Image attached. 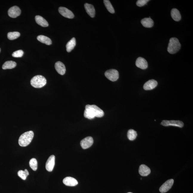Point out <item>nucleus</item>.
I'll return each instance as SVG.
<instances>
[{
  "mask_svg": "<svg viewBox=\"0 0 193 193\" xmlns=\"http://www.w3.org/2000/svg\"><path fill=\"white\" fill-rule=\"evenodd\" d=\"M38 40L41 42L48 45L52 44V41L49 38L43 35H40L37 37Z\"/></svg>",
  "mask_w": 193,
  "mask_h": 193,
  "instance_id": "4be33fe9",
  "label": "nucleus"
},
{
  "mask_svg": "<svg viewBox=\"0 0 193 193\" xmlns=\"http://www.w3.org/2000/svg\"><path fill=\"white\" fill-rule=\"evenodd\" d=\"M174 183L173 179L168 180L160 187V192L162 193L166 192L171 188Z\"/></svg>",
  "mask_w": 193,
  "mask_h": 193,
  "instance_id": "1a4fd4ad",
  "label": "nucleus"
},
{
  "mask_svg": "<svg viewBox=\"0 0 193 193\" xmlns=\"http://www.w3.org/2000/svg\"><path fill=\"white\" fill-rule=\"evenodd\" d=\"M105 75L109 80L112 82L118 80L119 77L118 72L115 69L107 70L105 72Z\"/></svg>",
  "mask_w": 193,
  "mask_h": 193,
  "instance_id": "39448f33",
  "label": "nucleus"
},
{
  "mask_svg": "<svg viewBox=\"0 0 193 193\" xmlns=\"http://www.w3.org/2000/svg\"><path fill=\"white\" fill-rule=\"evenodd\" d=\"M17 66V64L13 61H6L2 66L3 70L11 69L15 68Z\"/></svg>",
  "mask_w": 193,
  "mask_h": 193,
  "instance_id": "5701e85b",
  "label": "nucleus"
},
{
  "mask_svg": "<svg viewBox=\"0 0 193 193\" xmlns=\"http://www.w3.org/2000/svg\"><path fill=\"white\" fill-rule=\"evenodd\" d=\"M24 54V52L21 50H18L12 53V56L16 58L21 57Z\"/></svg>",
  "mask_w": 193,
  "mask_h": 193,
  "instance_id": "cd10ccee",
  "label": "nucleus"
},
{
  "mask_svg": "<svg viewBox=\"0 0 193 193\" xmlns=\"http://www.w3.org/2000/svg\"><path fill=\"white\" fill-rule=\"evenodd\" d=\"M131 193V192H129V193Z\"/></svg>",
  "mask_w": 193,
  "mask_h": 193,
  "instance_id": "473e14b6",
  "label": "nucleus"
},
{
  "mask_svg": "<svg viewBox=\"0 0 193 193\" xmlns=\"http://www.w3.org/2000/svg\"><path fill=\"white\" fill-rule=\"evenodd\" d=\"M20 36V33L18 32H9L7 35V37L10 40L17 39Z\"/></svg>",
  "mask_w": 193,
  "mask_h": 193,
  "instance_id": "a878e982",
  "label": "nucleus"
},
{
  "mask_svg": "<svg viewBox=\"0 0 193 193\" xmlns=\"http://www.w3.org/2000/svg\"><path fill=\"white\" fill-rule=\"evenodd\" d=\"M104 2L107 10L111 13L113 14L115 13L114 8L112 5L110 1L109 0H104Z\"/></svg>",
  "mask_w": 193,
  "mask_h": 193,
  "instance_id": "393cba45",
  "label": "nucleus"
},
{
  "mask_svg": "<svg viewBox=\"0 0 193 193\" xmlns=\"http://www.w3.org/2000/svg\"><path fill=\"white\" fill-rule=\"evenodd\" d=\"M55 157L52 155L49 157L46 162V168L47 171L51 172L53 171L55 165Z\"/></svg>",
  "mask_w": 193,
  "mask_h": 193,
  "instance_id": "9b49d317",
  "label": "nucleus"
},
{
  "mask_svg": "<svg viewBox=\"0 0 193 193\" xmlns=\"http://www.w3.org/2000/svg\"><path fill=\"white\" fill-rule=\"evenodd\" d=\"M34 137L33 131L27 132L21 135L19 139L18 143L21 147H26L31 143Z\"/></svg>",
  "mask_w": 193,
  "mask_h": 193,
  "instance_id": "f257e3e1",
  "label": "nucleus"
},
{
  "mask_svg": "<svg viewBox=\"0 0 193 193\" xmlns=\"http://www.w3.org/2000/svg\"><path fill=\"white\" fill-rule=\"evenodd\" d=\"M158 83L154 79H151L144 85L143 88L145 90H150L154 89L158 86Z\"/></svg>",
  "mask_w": 193,
  "mask_h": 193,
  "instance_id": "2eb2a0df",
  "label": "nucleus"
},
{
  "mask_svg": "<svg viewBox=\"0 0 193 193\" xmlns=\"http://www.w3.org/2000/svg\"><path fill=\"white\" fill-rule=\"evenodd\" d=\"M35 20L38 24L41 27H47L49 26L48 23L44 18L40 16H36L35 17Z\"/></svg>",
  "mask_w": 193,
  "mask_h": 193,
  "instance_id": "a211bd4d",
  "label": "nucleus"
},
{
  "mask_svg": "<svg viewBox=\"0 0 193 193\" xmlns=\"http://www.w3.org/2000/svg\"><path fill=\"white\" fill-rule=\"evenodd\" d=\"M30 84L33 87L41 88L46 85L47 80L46 78L41 75H37L34 77L30 81Z\"/></svg>",
  "mask_w": 193,
  "mask_h": 193,
  "instance_id": "20e7f679",
  "label": "nucleus"
},
{
  "mask_svg": "<svg viewBox=\"0 0 193 193\" xmlns=\"http://www.w3.org/2000/svg\"><path fill=\"white\" fill-rule=\"evenodd\" d=\"M85 109H86L90 114L94 118L95 117L101 118L103 117L104 115V112L102 109L95 105H89L88 104L86 106Z\"/></svg>",
  "mask_w": 193,
  "mask_h": 193,
  "instance_id": "7ed1b4c3",
  "label": "nucleus"
},
{
  "mask_svg": "<svg viewBox=\"0 0 193 193\" xmlns=\"http://www.w3.org/2000/svg\"><path fill=\"white\" fill-rule=\"evenodd\" d=\"M149 1V0H138L137 1L136 5L138 7H141L146 4Z\"/></svg>",
  "mask_w": 193,
  "mask_h": 193,
  "instance_id": "c756f323",
  "label": "nucleus"
},
{
  "mask_svg": "<svg viewBox=\"0 0 193 193\" xmlns=\"http://www.w3.org/2000/svg\"><path fill=\"white\" fill-rule=\"evenodd\" d=\"M84 8L87 14L92 18L95 17V10L92 5L88 3L84 4Z\"/></svg>",
  "mask_w": 193,
  "mask_h": 193,
  "instance_id": "dca6fc26",
  "label": "nucleus"
},
{
  "mask_svg": "<svg viewBox=\"0 0 193 193\" xmlns=\"http://www.w3.org/2000/svg\"><path fill=\"white\" fill-rule=\"evenodd\" d=\"M139 172L140 175L143 176H146L150 174L151 170L149 168L145 165H142L140 166L139 169Z\"/></svg>",
  "mask_w": 193,
  "mask_h": 193,
  "instance_id": "f3484780",
  "label": "nucleus"
},
{
  "mask_svg": "<svg viewBox=\"0 0 193 193\" xmlns=\"http://www.w3.org/2000/svg\"><path fill=\"white\" fill-rule=\"evenodd\" d=\"M171 17L174 21H179L181 19V17L179 11L176 8L173 9L171 11Z\"/></svg>",
  "mask_w": 193,
  "mask_h": 193,
  "instance_id": "aec40b11",
  "label": "nucleus"
},
{
  "mask_svg": "<svg viewBox=\"0 0 193 193\" xmlns=\"http://www.w3.org/2000/svg\"><path fill=\"white\" fill-rule=\"evenodd\" d=\"M141 23L143 26L146 28L152 27L154 25V21L150 18H145L142 19Z\"/></svg>",
  "mask_w": 193,
  "mask_h": 193,
  "instance_id": "6ab92c4d",
  "label": "nucleus"
},
{
  "mask_svg": "<svg viewBox=\"0 0 193 193\" xmlns=\"http://www.w3.org/2000/svg\"><path fill=\"white\" fill-rule=\"evenodd\" d=\"M160 124L164 126H174L180 128L183 127L184 126L183 123L180 121L163 120Z\"/></svg>",
  "mask_w": 193,
  "mask_h": 193,
  "instance_id": "423d86ee",
  "label": "nucleus"
},
{
  "mask_svg": "<svg viewBox=\"0 0 193 193\" xmlns=\"http://www.w3.org/2000/svg\"><path fill=\"white\" fill-rule=\"evenodd\" d=\"M30 166L31 168L34 171L37 170L38 163L37 160L35 158L31 159L30 160Z\"/></svg>",
  "mask_w": 193,
  "mask_h": 193,
  "instance_id": "bb28decb",
  "label": "nucleus"
},
{
  "mask_svg": "<svg viewBox=\"0 0 193 193\" xmlns=\"http://www.w3.org/2000/svg\"><path fill=\"white\" fill-rule=\"evenodd\" d=\"M25 173H26V174L27 175V176L29 175V173L28 171L27 170V169H25L24 170Z\"/></svg>",
  "mask_w": 193,
  "mask_h": 193,
  "instance_id": "7c9ffc66",
  "label": "nucleus"
},
{
  "mask_svg": "<svg viewBox=\"0 0 193 193\" xmlns=\"http://www.w3.org/2000/svg\"><path fill=\"white\" fill-rule=\"evenodd\" d=\"M18 175L23 180H26L27 177L25 171L23 170L19 171L18 172Z\"/></svg>",
  "mask_w": 193,
  "mask_h": 193,
  "instance_id": "c85d7f7f",
  "label": "nucleus"
},
{
  "mask_svg": "<svg viewBox=\"0 0 193 193\" xmlns=\"http://www.w3.org/2000/svg\"><path fill=\"white\" fill-rule=\"evenodd\" d=\"M181 47L178 39L176 38H172L169 40L167 51L170 54H174L179 51Z\"/></svg>",
  "mask_w": 193,
  "mask_h": 193,
  "instance_id": "f03ea898",
  "label": "nucleus"
},
{
  "mask_svg": "<svg viewBox=\"0 0 193 193\" xmlns=\"http://www.w3.org/2000/svg\"><path fill=\"white\" fill-rule=\"evenodd\" d=\"M93 143V138L91 137H87L83 139L80 142L82 149H86L91 147Z\"/></svg>",
  "mask_w": 193,
  "mask_h": 193,
  "instance_id": "6e6552de",
  "label": "nucleus"
},
{
  "mask_svg": "<svg viewBox=\"0 0 193 193\" xmlns=\"http://www.w3.org/2000/svg\"><path fill=\"white\" fill-rule=\"evenodd\" d=\"M21 11L19 7L14 6L11 7L8 11V14L10 17L16 18L20 15Z\"/></svg>",
  "mask_w": 193,
  "mask_h": 193,
  "instance_id": "9d476101",
  "label": "nucleus"
},
{
  "mask_svg": "<svg viewBox=\"0 0 193 193\" xmlns=\"http://www.w3.org/2000/svg\"><path fill=\"white\" fill-rule=\"evenodd\" d=\"M63 183L67 186H75L78 184V182L75 178L71 177H67L63 180Z\"/></svg>",
  "mask_w": 193,
  "mask_h": 193,
  "instance_id": "ddd939ff",
  "label": "nucleus"
},
{
  "mask_svg": "<svg viewBox=\"0 0 193 193\" xmlns=\"http://www.w3.org/2000/svg\"><path fill=\"white\" fill-rule=\"evenodd\" d=\"M55 68L59 74L64 75L66 71L65 66L62 62L58 61L55 64Z\"/></svg>",
  "mask_w": 193,
  "mask_h": 193,
  "instance_id": "4468645a",
  "label": "nucleus"
},
{
  "mask_svg": "<svg viewBox=\"0 0 193 193\" xmlns=\"http://www.w3.org/2000/svg\"><path fill=\"white\" fill-rule=\"evenodd\" d=\"M76 46V40L75 38H73L70 41L66 44V47L67 51L68 52H71Z\"/></svg>",
  "mask_w": 193,
  "mask_h": 193,
  "instance_id": "412c9836",
  "label": "nucleus"
},
{
  "mask_svg": "<svg viewBox=\"0 0 193 193\" xmlns=\"http://www.w3.org/2000/svg\"><path fill=\"white\" fill-rule=\"evenodd\" d=\"M136 65L137 67L142 70H145L147 68L148 65L146 60L141 57H138L137 59Z\"/></svg>",
  "mask_w": 193,
  "mask_h": 193,
  "instance_id": "f8f14e48",
  "label": "nucleus"
},
{
  "mask_svg": "<svg viewBox=\"0 0 193 193\" xmlns=\"http://www.w3.org/2000/svg\"><path fill=\"white\" fill-rule=\"evenodd\" d=\"M58 11L59 13L64 17L72 19L74 17L73 12L68 9L64 7H60L59 8Z\"/></svg>",
  "mask_w": 193,
  "mask_h": 193,
  "instance_id": "0eeeda50",
  "label": "nucleus"
},
{
  "mask_svg": "<svg viewBox=\"0 0 193 193\" xmlns=\"http://www.w3.org/2000/svg\"><path fill=\"white\" fill-rule=\"evenodd\" d=\"M137 136H138V134L134 130L131 129L128 131L127 137L129 140H133L136 139Z\"/></svg>",
  "mask_w": 193,
  "mask_h": 193,
  "instance_id": "b1692460",
  "label": "nucleus"
},
{
  "mask_svg": "<svg viewBox=\"0 0 193 193\" xmlns=\"http://www.w3.org/2000/svg\"><path fill=\"white\" fill-rule=\"evenodd\" d=\"M1 52V49L0 48V52Z\"/></svg>",
  "mask_w": 193,
  "mask_h": 193,
  "instance_id": "2f4dec72",
  "label": "nucleus"
}]
</instances>
